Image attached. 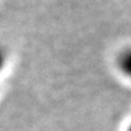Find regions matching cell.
<instances>
[{
  "instance_id": "obj_1",
  "label": "cell",
  "mask_w": 131,
  "mask_h": 131,
  "mask_svg": "<svg viewBox=\"0 0 131 131\" xmlns=\"http://www.w3.org/2000/svg\"><path fill=\"white\" fill-rule=\"evenodd\" d=\"M117 66L118 69L122 72L126 78L131 79V46L125 47L117 58Z\"/></svg>"
},
{
  "instance_id": "obj_3",
  "label": "cell",
  "mask_w": 131,
  "mask_h": 131,
  "mask_svg": "<svg viewBox=\"0 0 131 131\" xmlns=\"http://www.w3.org/2000/svg\"><path fill=\"white\" fill-rule=\"evenodd\" d=\"M127 131H131V124L129 125V127H127Z\"/></svg>"
},
{
  "instance_id": "obj_2",
  "label": "cell",
  "mask_w": 131,
  "mask_h": 131,
  "mask_svg": "<svg viewBox=\"0 0 131 131\" xmlns=\"http://www.w3.org/2000/svg\"><path fill=\"white\" fill-rule=\"evenodd\" d=\"M4 66H5V52L0 47V73H1V70L4 68Z\"/></svg>"
}]
</instances>
